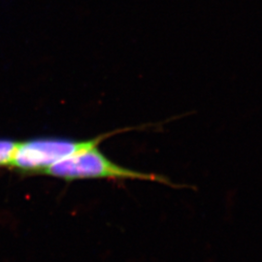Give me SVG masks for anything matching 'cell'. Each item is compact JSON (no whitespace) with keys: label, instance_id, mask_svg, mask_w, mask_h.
Wrapping results in <instances>:
<instances>
[{"label":"cell","instance_id":"obj_2","mask_svg":"<svg viewBox=\"0 0 262 262\" xmlns=\"http://www.w3.org/2000/svg\"><path fill=\"white\" fill-rule=\"evenodd\" d=\"M138 129L137 127L119 129L99 135L89 140H69L60 138H39L19 142V145L7 167L21 173L41 174L57 162L79 152L98 147L106 138L115 133Z\"/></svg>","mask_w":262,"mask_h":262},{"label":"cell","instance_id":"obj_3","mask_svg":"<svg viewBox=\"0 0 262 262\" xmlns=\"http://www.w3.org/2000/svg\"><path fill=\"white\" fill-rule=\"evenodd\" d=\"M18 145V141L0 139V166H8Z\"/></svg>","mask_w":262,"mask_h":262},{"label":"cell","instance_id":"obj_1","mask_svg":"<svg viewBox=\"0 0 262 262\" xmlns=\"http://www.w3.org/2000/svg\"><path fill=\"white\" fill-rule=\"evenodd\" d=\"M41 174L66 181L84 179H131L157 182L172 187H186L172 183L171 180L163 175L145 173L121 166L108 159L99 150L98 147L61 160L44 170Z\"/></svg>","mask_w":262,"mask_h":262}]
</instances>
